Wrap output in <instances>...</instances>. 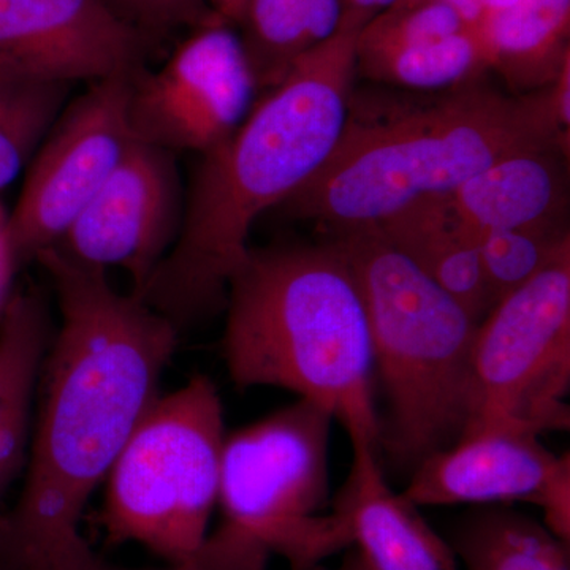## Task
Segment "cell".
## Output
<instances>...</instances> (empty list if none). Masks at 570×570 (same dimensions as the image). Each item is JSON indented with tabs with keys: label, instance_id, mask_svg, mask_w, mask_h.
I'll return each instance as SVG.
<instances>
[{
	"label": "cell",
	"instance_id": "1",
	"mask_svg": "<svg viewBox=\"0 0 570 570\" xmlns=\"http://www.w3.org/2000/svg\"><path fill=\"white\" fill-rule=\"evenodd\" d=\"M37 262L58 295V332L40 367L28 475L0 515V570H20L77 534L89 498L159 396L179 330L107 272L51 247Z\"/></svg>",
	"mask_w": 570,
	"mask_h": 570
},
{
	"label": "cell",
	"instance_id": "2",
	"mask_svg": "<svg viewBox=\"0 0 570 570\" xmlns=\"http://www.w3.org/2000/svg\"><path fill=\"white\" fill-rule=\"evenodd\" d=\"M362 22L343 17L330 39L296 59L230 137L202 154L178 238L137 292L176 326L225 302L258 217L324 167L346 129Z\"/></svg>",
	"mask_w": 570,
	"mask_h": 570
},
{
	"label": "cell",
	"instance_id": "3",
	"mask_svg": "<svg viewBox=\"0 0 570 570\" xmlns=\"http://www.w3.org/2000/svg\"><path fill=\"white\" fill-rule=\"evenodd\" d=\"M223 351L239 389L279 387L381 444L362 295L332 243L247 250L225 291Z\"/></svg>",
	"mask_w": 570,
	"mask_h": 570
},
{
	"label": "cell",
	"instance_id": "4",
	"mask_svg": "<svg viewBox=\"0 0 570 570\" xmlns=\"http://www.w3.org/2000/svg\"><path fill=\"white\" fill-rule=\"evenodd\" d=\"M543 145L569 151L547 88L512 97L472 85L385 118L351 112L335 151L285 205L328 235L381 225L452 195L502 157Z\"/></svg>",
	"mask_w": 570,
	"mask_h": 570
},
{
	"label": "cell",
	"instance_id": "5",
	"mask_svg": "<svg viewBox=\"0 0 570 570\" xmlns=\"http://www.w3.org/2000/svg\"><path fill=\"white\" fill-rule=\"evenodd\" d=\"M328 242L365 305L374 371L389 401L385 445L396 461L417 468L466 428L479 322L376 225Z\"/></svg>",
	"mask_w": 570,
	"mask_h": 570
},
{
	"label": "cell",
	"instance_id": "6",
	"mask_svg": "<svg viewBox=\"0 0 570 570\" xmlns=\"http://www.w3.org/2000/svg\"><path fill=\"white\" fill-rule=\"evenodd\" d=\"M224 407L212 379L157 396L107 475L100 515L111 543H140L170 564L193 558L219 502Z\"/></svg>",
	"mask_w": 570,
	"mask_h": 570
},
{
	"label": "cell",
	"instance_id": "7",
	"mask_svg": "<svg viewBox=\"0 0 570 570\" xmlns=\"http://www.w3.org/2000/svg\"><path fill=\"white\" fill-rule=\"evenodd\" d=\"M333 417L298 400L225 438L220 530L283 557L292 570H313L351 549L343 519L326 510Z\"/></svg>",
	"mask_w": 570,
	"mask_h": 570
},
{
	"label": "cell",
	"instance_id": "8",
	"mask_svg": "<svg viewBox=\"0 0 570 570\" xmlns=\"http://www.w3.org/2000/svg\"><path fill=\"white\" fill-rule=\"evenodd\" d=\"M569 385L570 243L480 322L463 434L497 425L568 430Z\"/></svg>",
	"mask_w": 570,
	"mask_h": 570
},
{
	"label": "cell",
	"instance_id": "9",
	"mask_svg": "<svg viewBox=\"0 0 570 570\" xmlns=\"http://www.w3.org/2000/svg\"><path fill=\"white\" fill-rule=\"evenodd\" d=\"M135 77L91 82L40 142L17 208L10 213L21 264L61 242L121 163L135 138L129 118Z\"/></svg>",
	"mask_w": 570,
	"mask_h": 570
},
{
	"label": "cell",
	"instance_id": "10",
	"mask_svg": "<svg viewBox=\"0 0 570 570\" xmlns=\"http://www.w3.org/2000/svg\"><path fill=\"white\" fill-rule=\"evenodd\" d=\"M257 89L245 45L232 26L195 29L159 70L134 78V137L174 154H205L245 121Z\"/></svg>",
	"mask_w": 570,
	"mask_h": 570
},
{
	"label": "cell",
	"instance_id": "11",
	"mask_svg": "<svg viewBox=\"0 0 570 570\" xmlns=\"http://www.w3.org/2000/svg\"><path fill=\"white\" fill-rule=\"evenodd\" d=\"M183 213L175 154L134 138L55 247L91 268L124 269L137 294L174 247Z\"/></svg>",
	"mask_w": 570,
	"mask_h": 570
},
{
	"label": "cell",
	"instance_id": "12",
	"mask_svg": "<svg viewBox=\"0 0 570 570\" xmlns=\"http://www.w3.org/2000/svg\"><path fill=\"white\" fill-rule=\"evenodd\" d=\"M146 37L108 0H0V81L96 82L142 70Z\"/></svg>",
	"mask_w": 570,
	"mask_h": 570
},
{
	"label": "cell",
	"instance_id": "13",
	"mask_svg": "<svg viewBox=\"0 0 570 570\" xmlns=\"http://www.w3.org/2000/svg\"><path fill=\"white\" fill-rule=\"evenodd\" d=\"M568 459L543 448L528 428H479L426 456L403 494L417 508L510 501L539 505Z\"/></svg>",
	"mask_w": 570,
	"mask_h": 570
},
{
	"label": "cell",
	"instance_id": "14",
	"mask_svg": "<svg viewBox=\"0 0 570 570\" xmlns=\"http://www.w3.org/2000/svg\"><path fill=\"white\" fill-rule=\"evenodd\" d=\"M351 472L333 510L351 547L370 570H460L450 543L439 538L417 505L395 493L379 466L377 448L352 441Z\"/></svg>",
	"mask_w": 570,
	"mask_h": 570
},
{
	"label": "cell",
	"instance_id": "15",
	"mask_svg": "<svg viewBox=\"0 0 570 570\" xmlns=\"http://www.w3.org/2000/svg\"><path fill=\"white\" fill-rule=\"evenodd\" d=\"M558 145L502 157L461 184L453 204L478 234L562 227L566 176Z\"/></svg>",
	"mask_w": 570,
	"mask_h": 570
},
{
	"label": "cell",
	"instance_id": "16",
	"mask_svg": "<svg viewBox=\"0 0 570 570\" xmlns=\"http://www.w3.org/2000/svg\"><path fill=\"white\" fill-rule=\"evenodd\" d=\"M475 321L493 307L479 253V235L452 195L430 198L376 225Z\"/></svg>",
	"mask_w": 570,
	"mask_h": 570
},
{
	"label": "cell",
	"instance_id": "17",
	"mask_svg": "<svg viewBox=\"0 0 570 570\" xmlns=\"http://www.w3.org/2000/svg\"><path fill=\"white\" fill-rule=\"evenodd\" d=\"M51 335L50 314L39 294L11 296L0 318V494L24 461L33 397Z\"/></svg>",
	"mask_w": 570,
	"mask_h": 570
},
{
	"label": "cell",
	"instance_id": "18",
	"mask_svg": "<svg viewBox=\"0 0 570 570\" xmlns=\"http://www.w3.org/2000/svg\"><path fill=\"white\" fill-rule=\"evenodd\" d=\"M489 70L520 96L546 89L570 59V0H517L478 28Z\"/></svg>",
	"mask_w": 570,
	"mask_h": 570
},
{
	"label": "cell",
	"instance_id": "19",
	"mask_svg": "<svg viewBox=\"0 0 570 570\" xmlns=\"http://www.w3.org/2000/svg\"><path fill=\"white\" fill-rule=\"evenodd\" d=\"M343 0H247L242 40L258 89H273L296 59L333 36Z\"/></svg>",
	"mask_w": 570,
	"mask_h": 570
},
{
	"label": "cell",
	"instance_id": "20",
	"mask_svg": "<svg viewBox=\"0 0 570 570\" xmlns=\"http://www.w3.org/2000/svg\"><path fill=\"white\" fill-rule=\"evenodd\" d=\"M466 570H569V546L509 509L472 513L450 543Z\"/></svg>",
	"mask_w": 570,
	"mask_h": 570
},
{
	"label": "cell",
	"instance_id": "21",
	"mask_svg": "<svg viewBox=\"0 0 570 570\" xmlns=\"http://www.w3.org/2000/svg\"><path fill=\"white\" fill-rule=\"evenodd\" d=\"M485 70H489L485 52L475 29H464L444 39L382 55L356 58V71H363L366 77L417 91L472 85Z\"/></svg>",
	"mask_w": 570,
	"mask_h": 570
},
{
	"label": "cell",
	"instance_id": "22",
	"mask_svg": "<svg viewBox=\"0 0 570 570\" xmlns=\"http://www.w3.org/2000/svg\"><path fill=\"white\" fill-rule=\"evenodd\" d=\"M70 85L0 81V190L22 170L61 115Z\"/></svg>",
	"mask_w": 570,
	"mask_h": 570
},
{
	"label": "cell",
	"instance_id": "23",
	"mask_svg": "<svg viewBox=\"0 0 570 570\" xmlns=\"http://www.w3.org/2000/svg\"><path fill=\"white\" fill-rule=\"evenodd\" d=\"M478 235L480 262L493 305L530 283L570 243L564 227L491 230Z\"/></svg>",
	"mask_w": 570,
	"mask_h": 570
},
{
	"label": "cell",
	"instance_id": "24",
	"mask_svg": "<svg viewBox=\"0 0 570 570\" xmlns=\"http://www.w3.org/2000/svg\"><path fill=\"white\" fill-rule=\"evenodd\" d=\"M261 547L216 531L208 534L193 558L165 570H266L268 558ZM21 570H132L116 568L94 553L80 532L48 547Z\"/></svg>",
	"mask_w": 570,
	"mask_h": 570
},
{
	"label": "cell",
	"instance_id": "25",
	"mask_svg": "<svg viewBox=\"0 0 570 570\" xmlns=\"http://www.w3.org/2000/svg\"><path fill=\"white\" fill-rule=\"evenodd\" d=\"M471 29L459 14L433 0H396L363 26L356 58L382 55Z\"/></svg>",
	"mask_w": 570,
	"mask_h": 570
},
{
	"label": "cell",
	"instance_id": "26",
	"mask_svg": "<svg viewBox=\"0 0 570 570\" xmlns=\"http://www.w3.org/2000/svg\"><path fill=\"white\" fill-rule=\"evenodd\" d=\"M119 17L148 37L195 31L217 20L206 0H108Z\"/></svg>",
	"mask_w": 570,
	"mask_h": 570
},
{
	"label": "cell",
	"instance_id": "27",
	"mask_svg": "<svg viewBox=\"0 0 570 570\" xmlns=\"http://www.w3.org/2000/svg\"><path fill=\"white\" fill-rule=\"evenodd\" d=\"M546 527L558 539L568 543L570 539V459L564 461L558 474L551 480L546 497L540 501Z\"/></svg>",
	"mask_w": 570,
	"mask_h": 570
},
{
	"label": "cell",
	"instance_id": "28",
	"mask_svg": "<svg viewBox=\"0 0 570 570\" xmlns=\"http://www.w3.org/2000/svg\"><path fill=\"white\" fill-rule=\"evenodd\" d=\"M20 264L17 246H14L13 230H11L10 213L0 202V318L13 296L11 285H13L14 273Z\"/></svg>",
	"mask_w": 570,
	"mask_h": 570
},
{
	"label": "cell",
	"instance_id": "29",
	"mask_svg": "<svg viewBox=\"0 0 570 570\" xmlns=\"http://www.w3.org/2000/svg\"><path fill=\"white\" fill-rule=\"evenodd\" d=\"M550 112L562 141L569 146L570 132V59L561 67L553 82L547 86Z\"/></svg>",
	"mask_w": 570,
	"mask_h": 570
},
{
	"label": "cell",
	"instance_id": "30",
	"mask_svg": "<svg viewBox=\"0 0 570 570\" xmlns=\"http://www.w3.org/2000/svg\"><path fill=\"white\" fill-rule=\"evenodd\" d=\"M395 2L396 0H343V17L366 24Z\"/></svg>",
	"mask_w": 570,
	"mask_h": 570
},
{
	"label": "cell",
	"instance_id": "31",
	"mask_svg": "<svg viewBox=\"0 0 570 570\" xmlns=\"http://www.w3.org/2000/svg\"><path fill=\"white\" fill-rule=\"evenodd\" d=\"M433 2L442 3V6L455 11L461 20L466 22L469 28L475 29V31H478L483 18L487 17L483 0H433Z\"/></svg>",
	"mask_w": 570,
	"mask_h": 570
},
{
	"label": "cell",
	"instance_id": "32",
	"mask_svg": "<svg viewBox=\"0 0 570 570\" xmlns=\"http://www.w3.org/2000/svg\"><path fill=\"white\" fill-rule=\"evenodd\" d=\"M209 9L216 14L217 20L225 22V24L234 26L239 24L245 14L247 0H206Z\"/></svg>",
	"mask_w": 570,
	"mask_h": 570
},
{
	"label": "cell",
	"instance_id": "33",
	"mask_svg": "<svg viewBox=\"0 0 570 570\" xmlns=\"http://www.w3.org/2000/svg\"><path fill=\"white\" fill-rule=\"evenodd\" d=\"M313 570H324L318 566V568ZM336 570H370L366 568L365 562L360 560L358 553L354 549H348V554L346 560L343 561V564L340 566V569Z\"/></svg>",
	"mask_w": 570,
	"mask_h": 570
},
{
	"label": "cell",
	"instance_id": "34",
	"mask_svg": "<svg viewBox=\"0 0 570 570\" xmlns=\"http://www.w3.org/2000/svg\"><path fill=\"white\" fill-rule=\"evenodd\" d=\"M515 2L517 0H483V3H485L487 13H490V11L508 9V7L513 6Z\"/></svg>",
	"mask_w": 570,
	"mask_h": 570
}]
</instances>
